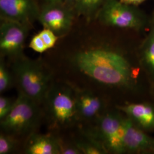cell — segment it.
<instances>
[{"instance_id":"cell-3","label":"cell","mask_w":154,"mask_h":154,"mask_svg":"<svg viewBox=\"0 0 154 154\" xmlns=\"http://www.w3.org/2000/svg\"><path fill=\"white\" fill-rule=\"evenodd\" d=\"M13 70L21 93L38 103L45 100L50 89V77L43 66L22 57L17 59Z\"/></svg>"},{"instance_id":"cell-17","label":"cell","mask_w":154,"mask_h":154,"mask_svg":"<svg viewBox=\"0 0 154 154\" xmlns=\"http://www.w3.org/2000/svg\"><path fill=\"white\" fill-rule=\"evenodd\" d=\"M16 140L12 135L6 134L0 135V154H8L12 152L16 147Z\"/></svg>"},{"instance_id":"cell-21","label":"cell","mask_w":154,"mask_h":154,"mask_svg":"<svg viewBox=\"0 0 154 154\" xmlns=\"http://www.w3.org/2000/svg\"><path fill=\"white\" fill-rule=\"evenodd\" d=\"M15 102V101H14ZM14 102L7 97H0V119H4L8 116L13 107Z\"/></svg>"},{"instance_id":"cell-13","label":"cell","mask_w":154,"mask_h":154,"mask_svg":"<svg viewBox=\"0 0 154 154\" xmlns=\"http://www.w3.org/2000/svg\"><path fill=\"white\" fill-rule=\"evenodd\" d=\"M78 116L85 119H93L101 116L105 105L99 97L89 91L75 94Z\"/></svg>"},{"instance_id":"cell-16","label":"cell","mask_w":154,"mask_h":154,"mask_svg":"<svg viewBox=\"0 0 154 154\" xmlns=\"http://www.w3.org/2000/svg\"><path fill=\"white\" fill-rule=\"evenodd\" d=\"M82 154H102L107 153L103 144L98 140H91L90 142H78L76 144Z\"/></svg>"},{"instance_id":"cell-14","label":"cell","mask_w":154,"mask_h":154,"mask_svg":"<svg viewBox=\"0 0 154 154\" xmlns=\"http://www.w3.org/2000/svg\"><path fill=\"white\" fill-rule=\"evenodd\" d=\"M61 143L53 137L34 135L28 142L26 153L29 154H61Z\"/></svg>"},{"instance_id":"cell-22","label":"cell","mask_w":154,"mask_h":154,"mask_svg":"<svg viewBox=\"0 0 154 154\" xmlns=\"http://www.w3.org/2000/svg\"><path fill=\"white\" fill-rule=\"evenodd\" d=\"M61 154H82L80 149H78L77 145L63 146L61 144Z\"/></svg>"},{"instance_id":"cell-26","label":"cell","mask_w":154,"mask_h":154,"mask_svg":"<svg viewBox=\"0 0 154 154\" xmlns=\"http://www.w3.org/2000/svg\"><path fill=\"white\" fill-rule=\"evenodd\" d=\"M151 24H154V11L152 16L151 17Z\"/></svg>"},{"instance_id":"cell-1","label":"cell","mask_w":154,"mask_h":154,"mask_svg":"<svg viewBox=\"0 0 154 154\" xmlns=\"http://www.w3.org/2000/svg\"><path fill=\"white\" fill-rule=\"evenodd\" d=\"M73 61L81 72L100 83L135 93L142 90L141 74H144L140 66L119 51L104 48L85 50Z\"/></svg>"},{"instance_id":"cell-24","label":"cell","mask_w":154,"mask_h":154,"mask_svg":"<svg viewBox=\"0 0 154 154\" xmlns=\"http://www.w3.org/2000/svg\"><path fill=\"white\" fill-rule=\"evenodd\" d=\"M76 0H63V4L65 5L75 11V5Z\"/></svg>"},{"instance_id":"cell-2","label":"cell","mask_w":154,"mask_h":154,"mask_svg":"<svg viewBox=\"0 0 154 154\" xmlns=\"http://www.w3.org/2000/svg\"><path fill=\"white\" fill-rule=\"evenodd\" d=\"M97 18L103 25L141 32L151 26L149 18L138 6L127 5L119 0H105Z\"/></svg>"},{"instance_id":"cell-18","label":"cell","mask_w":154,"mask_h":154,"mask_svg":"<svg viewBox=\"0 0 154 154\" xmlns=\"http://www.w3.org/2000/svg\"><path fill=\"white\" fill-rule=\"evenodd\" d=\"M11 83V74L6 67L4 61L1 60L0 63V92L2 93L9 88Z\"/></svg>"},{"instance_id":"cell-5","label":"cell","mask_w":154,"mask_h":154,"mask_svg":"<svg viewBox=\"0 0 154 154\" xmlns=\"http://www.w3.org/2000/svg\"><path fill=\"white\" fill-rule=\"evenodd\" d=\"M45 100L47 102L50 118L57 125L66 126L71 125L79 117L75 94L69 88H50Z\"/></svg>"},{"instance_id":"cell-7","label":"cell","mask_w":154,"mask_h":154,"mask_svg":"<svg viewBox=\"0 0 154 154\" xmlns=\"http://www.w3.org/2000/svg\"><path fill=\"white\" fill-rule=\"evenodd\" d=\"M30 27L12 21L1 20L0 51L3 56L18 59L23 57V46Z\"/></svg>"},{"instance_id":"cell-15","label":"cell","mask_w":154,"mask_h":154,"mask_svg":"<svg viewBox=\"0 0 154 154\" xmlns=\"http://www.w3.org/2000/svg\"><path fill=\"white\" fill-rule=\"evenodd\" d=\"M105 0H76L75 12L88 21L97 18Z\"/></svg>"},{"instance_id":"cell-9","label":"cell","mask_w":154,"mask_h":154,"mask_svg":"<svg viewBox=\"0 0 154 154\" xmlns=\"http://www.w3.org/2000/svg\"><path fill=\"white\" fill-rule=\"evenodd\" d=\"M35 0H0L1 20L19 22L30 27L39 12Z\"/></svg>"},{"instance_id":"cell-20","label":"cell","mask_w":154,"mask_h":154,"mask_svg":"<svg viewBox=\"0 0 154 154\" xmlns=\"http://www.w3.org/2000/svg\"><path fill=\"white\" fill-rule=\"evenodd\" d=\"M29 46L34 51L39 53H44L45 51L48 50L38 33L34 35L33 38L31 39Z\"/></svg>"},{"instance_id":"cell-8","label":"cell","mask_w":154,"mask_h":154,"mask_svg":"<svg viewBox=\"0 0 154 154\" xmlns=\"http://www.w3.org/2000/svg\"><path fill=\"white\" fill-rule=\"evenodd\" d=\"M75 12L64 4H46L40 10L38 20L44 28L49 29L59 37L70 31Z\"/></svg>"},{"instance_id":"cell-19","label":"cell","mask_w":154,"mask_h":154,"mask_svg":"<svg viewBox=\"0 0 154 154\" xmlns=\"http://www.w3.org/2000/svg\"><path fill=\"white\" fill-rule=\"evenodd\" d=\"M48 50L53 48L59 37L49 29L44 28L38 33Z\"/></svg>"},{"instance_id":"cell-6","label":"cell","mask_w":154,"mask_h":154,"mask_svg":"<svg viewBox=\"0 0 154 154\" xmlns=\"http://www.w3.org/2000/svg\"><path fill=\"white\" fill-rule=\"evenodd\" d=\"M118 111L103 113L99 116L98 123V139L107 153L125 154L124 146L125 116Z\"/></svg>"},{"instance_id":"cell-10","label":"cell","mask_w":154,"mask_h":154,"mask_svg":"<svg viewBox=\"0 0 154 154\" xmlns=\"http://www.w3.org/2000/svg\"><path fill=\"white\" fill-rule=\"evenodd\" d=\"M124 125L126 153L154 154V137L139 128L125 116Z\"/></svg>"},{"instance_id":"cell-27","label":"cell","mask_w":154,"mask_h":154,"mask_svg":"<svg viewBox=\"0 0 154 154\" xmlns=\"http://www.w3.org/2000/svg\"><path fill=\"white\" fill-rule=\"evenodd\" d=\"M154 97V95H153V97Z\"/></svg>"},{"instance_id":"cell-25","label":"cell","mask_w":154,"mask_h":154,"mask_svg":"<svg viewBox=\"0 0 154 154\" xmlns=\"http://www.w3.org/2000/svg\"><path fill=\"white\" fill-rule=\"evenodd\" d=\"M46 4H63V0H44Z\"/></svg>"},{"instance_id":"cell-23","label":"cell","mask_w":154,"mask_h":154,"mask_svg":"<svg viewBox=\"0 0 154 154\" xmlns=\"http://www.w3.org/2000/svg\"><path fill=\"white\" fill-rule=\"evenodd\" d=\"M119 1L122 3L126 4L127 5L139 6V5L142 4L147 0H119Z\"/></svg>"},{"instance_id":"cell-11","label":"cell","mask_w":154,"mask_h":154,"mask_svg":"<svg viewBox=\"0 0 154 154\" xmlns=\"http://www.w3.org/2000/svg\"><path fill=\"white\" fill-rule=\"evenodd\" d=\"M118 110L146 132H154V103L139 101L118 106Z\"/></svg>"},{"instance_id":"cell-12","label":"cell","mask_w":154,"mask_h":154,"mask_svg":"<svg viewBox=\"0 0 154 154\" xmlns=\"http://www.w3.org/2000/svg\"><path fill=\"white\" fill-rule=\"evenodd\" d=\"M137 57L152 96L154 93V24L151 25L149 32L139 46Z\"/></svg>"},{"instance_id":"cell-4","label":"cell","mask_w":154,"mask_h":154,"mask_svg":"<svg viewBox=\"0 0 154 154\" xmlns=\"http://www.w3.org/2000/svg\"><path fill=\"white\" fill-rule=\"evenodd\" d=\"M38 103L20 92L10 113L1 120L3 131L11 135L32 130L39 121Z\"/></svg>"}]
</instances>
